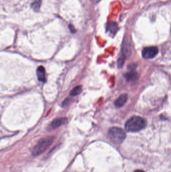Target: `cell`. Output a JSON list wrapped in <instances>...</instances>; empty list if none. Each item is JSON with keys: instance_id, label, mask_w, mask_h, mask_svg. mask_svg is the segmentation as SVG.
I'll use <instances>...</instances> for the list:
<instances>
[{"instance_id": "6da1fadb", "label": "cell", "mask_w": 171, "mask_h": 172, "mask_svg": "<svg viewBox=\"0 0 171 172\" xmlns=\"http://www.w3.org/2000/svg\"><path fill=\"white\" fill-rule=\"evenodd\" d=\"M146 126V121L143 118L134 116L127 121L125 124V131L128 132H136L142 131Z\"/></svg>"}, {"instance_id": "7a4b0ae2", "label": "cell", "mask_w": 171, "mask_h": 172, "mask_svg": "<svg viewBox=\"0 0 171 172\" xmlns=\"http://www.w3.org/2000/svg\"><path fill=\"white\" fill-rule=\"evenodd\" d=\"M53 139L54 138L52 136H48L41 139L33 149L32 155L34 157H36L43 154L50 147L53 143Z\"/></svg>"}, {"instance_id": "3957f363", "label": "cell", "mask_w": 171, "mask_h": 172, "mask_svg": "<svg viewBox=\"0 0 171 172\" xmlns=\"http://www.w3.org/2000/svg\"><path fill=\"white\" fill-rule=\"evenodd\" d=\"M108 137L113 143L120 144L125 139L126 134L121 128L113 127L110 129L108 133Z\"/></svg>"}, {"instance_id": "277c9868", "label": "cell", "mask_w": 171, "mask_h": 172, "mask_svg": "<svg viewBox=\"0 0 171 172\" xmlns=\"http://www.w3.org/2000/svg\"><path fill=\"white\" fill-rule=\"evenodd\" d=\"M159 53V49L156 46H149L143 49L142 51L143 57L146 59H151L155 57Z\"/></svg>"}, {"instance_id": "5b68a950", "label": "cell", "mask_w": 171, "mask_h": 172, "mask_svg": "<svg viewBox=\"0 0 171 172\" xmlns=\"http://www.w3.org/2000/svg\"><path fill=\"white\" fill-rule=\"evenodd\" d=\"M67 122L66 118H58L53 120L49 125L50 129H55L59 127L62 125L65 124Z\"/></svg>"}, {"instance_id": "8992f818", "label": "cell", "mask_w": 171, "mask_h": 172, "mask_svg": "<svg viewBox=\"0 0 171 172\" xmlns=\"http://www.w3.org/2000/svg\"><path fill=\"white\" fill-rule=\"evenodd\" d=\"M128 96L127 94H122L114 102V105L117 108H121L127 102Z\"/></svg>"}, {"instance_id": "52a82bcc", "label": "cell", "mask_w": 171, "mask_h": 172, "mask_svg": "<svg viewBox=\"0 0 171 172\" xmlns=\"http://www.w3.org/2000/svg\"><path fill=\"white\" fill-rule=\"evenodd\" d=\"M106 28V31L113 35L116 34L118 30V25L114 22H110L107 23Z\"/></svg>"}, {"instance_id": "ba28073f", "label": "cell", "mask_w": 171, "mask_h": 172, "mask_svg": "<svg viewBox=\"0 0 171 172\" xmlns=\"http://www.w3.org/2000/svg\"><path fill=\"white\" fill-rule=\"evenodd\" d=\"M37 76L38 79L40 81L43 83L46 82L45 70L44 68L42 65L38 68L37 69Z\"/></svg>"}, {"instance_id": "9c48e42d", "label": "cell", "mask_w": 171, "mask_h": 172, "mask_svg": "<svg viewBox=\"0 0 171 172\" xmlns=\"http://www.w3.org/2000/svg\"><path fill=\"white\" fill-rule=\"evenodd\" d=\"M135 70V69L130 70L129 72H127L125 75V78L128 81H135L138 79V74L137 72H136Z\"/></svg>"}, {"instance_id": "30bf717a", "label": "cell", "mask_w": 171, "mask_h": 172, "mask_svg": "<svg viewBox=\"0 0 171 172\" xmlns=\"http://www.w3.org/2000/svg\"><path fill=\"white\" fill-rule=\"evenodd\" d=\"M82 87L81 86H78L74 88L73 89L71 90V92L70 93V95L71 96H77L78 95H80L81 92H82Z\"/></svg>"}, {"instance_id": "8fae6325", "label": "cell", "mask_w": 171, "mask_h": 172, "mask_svg": "<svg viewBox=\"0 0 171 172\" xmlns=\"http://www.w3.org/2000/svg\"><path fill=\"white\" fill-rule=\"evenodd\" d=\"M41 5V0H36L32 3L31 4V7L35 11H38Z\"/></svg>"}, {"instance_id": "7c38bea8", "label": "cell", "mask_w": 171, "mask_h": 172, "mask_svg": "<svg viewBox=\"0 0 171 172\" xmlns=\"http://www.w3.org/2000/svg\"><path fill=\"white\" fill-rule=\"evenodd\" d=\"M125 54H122L121 57L119 58L117 61V66H118V68H121L122 66L124 65V63L125 61Z\"/></svg>"}, {"instance_id": "4fadbf2b", "label": "cell", "mask_w": 171, "mask_h": 172, "mask_svg": "<svg viewBox=\"0 0 171 172\" xmlns=\"http://www.w3.org/2000/svg\"><path fill=\"white\" fill-rule=\"evenodd\" d=\"M69 29H70V31H71V32H72V33H74V32H75V29H74V28L72 26V25H70Z\"/></svg>"}, {"instance_id": "5bb4252c", "label": "cell", "mask_w": 171, "mask_h": 172, "mask_svg": "<svg viewBox=\"0 0 171 172\" xmlns=\"http://www.w3.org/2000/svg\"><path fill=\"white\" fill-rule=\"evenodd\" d=\"M134 172H145V171L141 170H137L135 171Z\"/></svg>"}, {"instance_id": "9a60e30c", "label": "cell", "mask_w": 171, "mask_h": 172, "mask_svg": "<svg viewBox=\"0 0 171 172\" xmlns=\"http://www.w3.org/2000/svg\"><path fill=\"white\" fill-rule=\"evenodd\" d=\"M100 0H95V1L96 2H99V1H100Z\"/></svg>"}]
</instances>
